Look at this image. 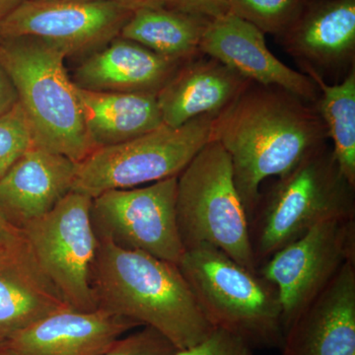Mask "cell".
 I'll return each mask as SVG.
<instances>
[{
    "instance_id": "484cf974",
    "label": "cell",
    "mask_w": 355,
    "mask_h": 355,
    "mask_svg": "<svg viewBox=\"0 0 355 355\" xmlns=\"http://www.w3.org/2000/svg\"><path fill=\"white\" fill-rule=\"evenodd\" d=\"M174 355H254L244 340L221 329H214L205 340L189 349L177 350Z\"/></svg>"
},
{
    "instance_id": "30bf717a",
    "label": "cell",
    "mask_w": 355,
    "mask_h": 355,
    "mask_svg": "<svg viewBox=\"0 0 355 355\" xmlns=\"http://www.w3.org/2000/svg\"><path fill=\"white\" fill-rule=\"evenodd\" d=\"M349 261H355V218L317 224L259 268L279 292L284 334Z\"/></svg>"
},
{
    "instance_id": "d6a6232c",
    "label": "cell",
    "mask_w": 355,
    "mask_h": 355,
    "mask_svg": "<svg viewBox=\"0 0 355 355\" xmlns=\"http://www.w3.org/2000/svg\"><path fill=\"white\" fill-rule=\"evenodd\" d=\"M4 246V244H2V243H0V250H1V248Z\"/></svg>"
},
{
    "instance_id": "cb8c5ba5",
    "label": "cell",
    "mask_w": 355,
    "mask_h": 355,
    "mask_svg": "<svg viewBox=\"0 0 355 355\" xmlns=\"http://www.w3.org/2000/svg\"><path fill=\"white\" fill-rule=\"evenodd\" d=\"M33 146L31 125L18 102L10 111L0 116V178Z\"/></svg>"
},
{
    "instance_id": "e0dca14e",
    "label": "cell",
    "mask_w": 355,
    "mask_h": 355,
    "mask_svg": "<svg viewBox=\"0 0 355 355\" xmlns=\"http://www.w3.org/2000/svg\"><path fill=\"white\" fill-rule=\"evenodd\" d=\"M186 62L119 36L88 55L77 67L73 83L99 92L157 96Z\"/></svg>"
},
{
    "instance_id": "44dd1931",
    "label": "cell",
    "mask_w": 355,
    "mask_h": 355,
    "mask_svg": "<svg viewBox=\"0 0 355 355\" xmlns=\"http://www.w3.org/2000/svg\"><path fill=\"white\" fill-rule=\"evenodd\" d=\"M210 19L170 7L133 11L120 37L173 60H188L200 55V44Z\"/></svg>"
},
{
    "instance_id": "ffe728a7",
    "label": "cell",
    "mask_w": 355,
    "mask_h": 355,
    "mask_svg": "<svg viewBox=\"0 0 355 355\" xmlns=\"http://www.w3.org/2000/svg\"><path fill=\"white\" fill-rule=\"evenodd\" d=\"M76 90L95 149L130 141L164 125L155 95L99 92L76 85Z\"/></svg>"
},
{
    "instance_id": "f1b7e54d",
    "label": "cell",
    "mask_w": 355,
    "mask_h": 355,
    "mask_svg": "<svg viewBox=\"0 0 355 355\" xmlns=\"http://www.w3.org/2000/svg\"><path fill=\"white\" fill-rule=\"evenodd\" d=\"M99 1H110L120 4L135 11L142 8H157V7L168 6V0H99Z\"/></svg>"
},
{
    "instance_id": "8992f818",
    "label": "cell",
    "mask_w": 355,
    "mask_h": 355,
    "mask_svg": "<svg viewBox=\"0 0 355 355\" xmlns=\"http://www.w3.org/2000/svg\"><path fill=\"white\" fill-rule=\"evenodd\" d=\"M176 218L184 249L209 245L259 272L249 218L230 158L218 142L209 141L178 176Z\"/></svg>"
},
{
    "instance_id": "603a6c76",
    "label": "cell",
    "mask_w": 355,
    "mask_h": 355,
    "mask_svg": "<svg viewBox=\"0 0 355 355\" xmlns=\"http://www.w3.org/2000/svg\"><path fill=\"white\" fill-rule=\"evenodd\" d=\"M308 0H228L229 12L277 39L298 19Z\"/></svg>"
},
{
    "instance_id": "7402d4cb",
    "label": "cell",
    "mask_w": 355,
    "mask_h": 355,
    "mask_svg": "<svg viewBox=\"0 0 355 355\" xmlns=\"http://www.w3.org/2000/svg\"><path fill=\"white\" fill-rule=\"evenodd\" d=\"M319 88L315 106L326 125L331 149L343 174L355 186V69L338 83L310 77Z\"/></svg>"
},
{
    "instance_id": "d4e9b609",
    "label": "cell",
    "mask_w": 355,
    "mask_h": 355,
    "mask_svg": "<svg viewBox=\"0 0 355 355\" xmlns=\"http://www.w3.org/2000/svg\"><path fill=\"white\" fill-rule=\"evenodd\" d=\"M176 347L150 327L121 338L103 355H174Z\"/></svg>"
},
{
    "instance_id": "7a4b0ae2",
    "label": "cell",
    "mask_w": 355,
    "mask_h": 355,
    "mask_svg": "<svg viewBox=\"0 0 355 355\" xmlns=\"http://www.w3.org/2000/svg\"><path fill=\"white\" fill-rule=\"evenodd\" d=\"M98 308L150 327L178 350L214 330L179 266L99 241L92 268Z\"/></svg>"
},
{
    "instance_id": "f546056e",
    "label": "cell",
    "mask_w": 355,
    "mask_h": 355,
    "mask_svg": "<svg viewBox=\"0 0 355 355\" xmlns=\"http://www.w3.org/2000/svg\"><path fill=\"white\" fill-rule=\"evenodd\" d=\"M22 236V231L14 227L0 214V243L6 245L16 241Z\"/></svg>"
},
{
    "instance_id": "7c38bea8",
    "label": "cell",
    "mask_w": 355,
    "mask_h": 355,
    "mask_svg": "<svg viewBox=\"0 0 355 355\" xmlns=\"http://www.w3.org/2000/svg\"><path fill=\"white\" fill-rule=\"evenodd\" d=\"M277 40L302 73L340 83L355 69V0H308Z\"/></svg>"
},
{
    "instance_id": "8fae6325",
    "label": "cell",
    "mask_w": 355,
    "mask_h": 355,
    "mask_svg": "<svg viewBox=\"0 0 355 355\" xmlns=\"http://www.w3.org/2000/svg\"><path fill=\"white\" fill-rule=\"evenodd\" d=\"M132 13L99 0H24L0 23V39L35 37L65 57L91 55L120 36Z\"/></svg>"
},
{
    "instance_id": "2e32d148",
    "label": "cell",
    "mask_w": 355,
    "mask_h": 355,
    "mask_svg": "<svg viewBox=\"0 0 355 355\" xmlns=\"http://www.w3.org/2000/svg\"><path fill=\"white\" fill-rule=\"evenodd\" d=\"M78 163L33 146L0 178V214L22 231L55 209L72 191Z\"/></svg>"
},
{
    "instance_id": "5bb4252c",
    "label": "cell",
    "mask_w": 355,
    "mask_h": 355,
    "mask_svg": "<svg viewBox=\"0 0 355 355\" xmlns=\"http://www.w3.org/2000/svg\"><path fill=\"white\" fill-rule=\"evenodd\" d=\"M140 327L101 308L55 311L0 345L9 355H103Z\"/></svg>"
},
{
    "instance_id": "6da1fadb",
    "label": "cell",
    "mask_w": 355,
    "mask_h": 355,
    "mask_svg": "<svg viewBox=\"0 0 355 355\" xmlns=\"http://www.w3.org/2000/svg\"><path fill=\"white\" fill-rule=\"evenodd\" d=\"M211 140L230 158L250 220L263 182L291 171L329 139L315 104L279 86L251 81L214 116Z\"/></svg>"
},
{
    "instance_id": "4dcf8cb0",
    "label": "cell",
    "mask_w": 355,
    "mask_h": 355,
    "mask_svg": "<svg viewBox=\"0 0 355 355\" xmlns=\"http://www.w3.org/2000/svg\"><path fill=\"white\" fill-rule=\"evenodd\" d=\"M24 0H0V23L9 15L16 7L20 6Z\"/></svg>"
},
{
    "instance_id": "1f68e13d",
    "label": "cell",
    "mask_w": 355,
    "mask_h": 355,
    "mask_svg": "<svg viewBox=\"0 0 355 355\" xmlns=\"http://www.w3.org/2000/svg\"><path fill=\"white\" fill-rule=\"evenodd\" d=\"M0 355H9L8 354H7V352H6V350H4L3 349H2V347H0Z\"/></svg>"
},
{
    "instance_id": "3957f363",
    "label": "cell",
    "mask_w": 355,
    "mask_h": 355,
    "mask_svg": "<svg viewBox=\"0 0 355 355\" xmlns=\"http://www.w3.org/2000/svg\"><path fill=\"white\" fill-rule=\"evenodd\" d=\"M345 218H355V186L343 174L327 142L261 189L249 220L259 268L317 224Z\"/></svg>"
},
{
    "instance_id": "4316f807",
    "label": "cell",
    "mask_w": 355,
    "mask_h": 355,
    "mask_svg": "<svg viewBox=\"0 0 355 355\" xmlns=\"http://www.w3.org/2000/svg\"><path fill=\"white\" fill-rule=\"evenodd\" d=\"M168 7L210 20L229 13L228 0H168Z\"/></svg>"
},
{
    "instance_id": "83f0119b",
    "label": "cell",
    "mask_w": 355,
    "mask_h": 355,
    "mask_svg": "<svg viewBox=\"0 0 355 355\" xmlns=\"http://www.w3.org/2000/svg\"><path fill=\"white\" fill-rule=\"evenodd\" d=\"M18 103V95L12 80L0 64V116L10 111Z\"/></svg>"
},
{
    "instance_id": "ba28073f",
    "label": "cell",
    "mask_w": 355,
    "mask_h": 355,
    "mask_svg": "<svg viewBox=\"0 0 355 355\" xmlns=\"http://www.w3.org/2000/svg\"><path fill=\"white\" fill-rule=\"evenodd\" d=\"M92 198L71 191L46 216L22 229L43 272L69 308L98 309L92 268L99 240L91 219Z\"/></svg>"
},
{
    "instance_id": "ac0fdd59",
    "label": "cell",
    "mask_w": 355,
    "mask_h": 355,
    "mask_svg": "<svg viewBox=\"0 0 355 355\" xmlns=\"http://www.w3.org/2000/svg\"><path fill=\"white\" fill-rule=\"evenodd\" d=\"M69 308L24 236L0 250V345L55 311Z\"/></svg>"
},
{
    "instance_id": "277c9868",
    "label": "cell",
    "mask_w": 355,
    "mask_h": 355,
    "mask_svg": "<svg viewBox=\"0 0 355 355\" xmlns=\"http://www.w3.org/2000/svg\"><path fill=\"white\" fill-rule=\"evenodd\" d=\"M60 49L35 37L0 39V64L12 80L31 125L35 146L76 163L95 150L89 139L76 85Z\"/></svg>"
},
{
    "instance_id": "9a60e30c",
    "label": "cell",
    "mask_w": 355,
    "mask_h": 355,
    "mask_svg": "<svg viewBox=\"0 0 355 355\" xmlns=\"http://www.w3.org/2000/svg\"><path fill=\"white\" fill-rule=\"evenodd\" d=\"M282 355H355V261H349L284 334Z\"/></svg>"
},
{
    "instance_id": "52a82bcc",
    "label": "cell",
    "mask_w": 355,
    "mask_h": 355,
    "mask_svg": "<svg viewBox=\"0 0 355 355\" xmlns=\"http://www.w3.org/2000/svg\"><path fill=\"white\" fill-rule=\"evenodd\" d=\"M216 116H198L177 128L162 125L130 141L95 149L79 163L72 191L94 198L106 191L179 176L211 141Z\"/></svg>"
},
{
    "instance_id": "d6986e66",
    "label": "cell",
    "mask_w": 355,
    "mask_h": 355,
    "mask_svg": "<svg viewBox=\"0 0 355 355\" xmlns=\"http://www.w3.org/2000/svg\"><path fill=\"white\" fill-rule=\"evenodd\" d=\"M250 83L216 58L200 53L156 96L163 123L177 128L198 116L220 113Z\"/></svg>"
},
{
    "instance_id": "9c48e42d",
    "label": "cell",
    "mask_w": 355,
    "mask_h": 355,
    "mask_svg": "<svg viewBox=\"0 0 355 355\" xmlns=\"http://www.w3.org/2000/svg\"><path fill=\"white\" fill-rule=\"evenodd\" d=\"M177 180L106 191L92 198L98 240L179 265L186 249L177 224Z\"/></svg>"
},
{
    "instance_id": "5b68a950",
    "label": "cell",
    "mask_w": 355,
    "mask_h": 355,
    "mask_svg": "<svg viewBox=\"0 0 355 355\" xmlns=\"http://www.w3.org/2000/svg\"><path fill=\"white\" fill-rule=\"evenodd\" d=\"M178 266L214 329L253 349H282V303L272 282L209 245L187 249Z\"/></svg>"
},
{
    "instance_id": "4fadbf2b",
    "label": "cell",
    "mask_w": 355,
    "mask_h": 355,
    "mask_svg": "<svg viewBox=\"0 0 355 355\" xmlns=\"http://www.w3.org/2000/svg\"><path fill=\"white\" fill-rule=\"evenodd\" d=\"M200 51L252 83L279 86L313 104L319 98L314 80L280 62L266 46L265 34L232 13L210 20Z\"/></svg>"
}]
</instances>
